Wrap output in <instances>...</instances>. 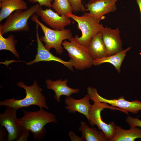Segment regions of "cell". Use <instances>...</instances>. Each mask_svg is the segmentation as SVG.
<instances>
[{"label":"cell","instance_id":"52a82bcc","mask_svg":"<svg viewBox=\"0 0 141 141\" xmlns=\"http://www.w3.org/2000/svg\"><path fill=\"white\" fill-rule=\"evenodd\" d=\"M93 101L94 103L92 105L89 112L88 121L92 126L96 125L99 130H101L104 133L106 138L109 141H110L113 137L117 126L114 121L108 124L103 121L101 116V112L106 108L117 110L123 112L124 110L117 107L109 106L108 104L105 102H101L95 100Z\"/></svg>","mask_w":141,"mask_h":141},{"label":"cell","instance_id":"6da1fadb","mask_svg":"<svg viewBox=\"0 0 141 141\" xmlns=\"http://www.w3.org/2000/svg\"><path fill=\"white\" fill-rule=\"evenodd\" d=\"M24 115L18 119L24 128L26 129L33 134L34 139L40 141L45 138L46 131L45 126L47 124L57 122L56 115L40 108L37 111H29L23 109Z\"/></svg>","mask_w":141,"mask_h":141},{"label":"cell","instance_id":"30bf717a","mask_svg":"<svg viewBox=\"0 0 141 141\" xmlns=\"http://www.w3.org/2000/svg\"><path fill=\"white\" fill-rule=\"evenodd\" d=\"M119 0H89L85 4L87 11L99 22L104 15L116 10V2Z\"/></svg>","mask_w":141,"mask_h":141},{"label":"cell","instance_id":"7c38bea8","mask_svg":"<svg viewBox=\"0 0 141 141\" xmlns=\"http://www.w3.org/2000/svg\"><path fill=\"white\" fill-rule=\"evenodd\" d=\"M36 23V38L37 44V53L34 59L27 63V65H31L41 61H54L62 64L70 70H73V66L70 59L68 61H64L61 58L53 55L50 51V50L45 48L39 37L38 30L39 26L37 23Z\"/></svg>","mask_w":141,"mask_h":141},{"label":"cell","instance_id":"8fae6325","mask_svg":"<svg viewBox=\"0 0 141 141\" xmlns=\"http://www.w3.org/2000/svg\"><path fill=\"white\" fill-rule=\"evenodd\" d=\"M42 21L53 29L61 30L71 23L70 18L59 15L50 8L43 10L41 7L36 13Z\"/></svg>","mask_w":141,"mask_h":141},{"label":"cell","instance_id":"7a4b0ae2","mask_svg":"<svg viewBox=\"0 0 141 141\" xmlns=\"http://www.w3.org/2000/svg\"><path fill=\"white\" fill-rule=\"evenodd\" d=\"M16 85L25 90V97L20 99H15L14 97L11 99L1 101H0L1 106L10 107L17 110L31 105H36L39 108L49 109V107L46 104V98L42 93L43 89L38 85L36 80L32 85L30 86L26 85L21 81L17 83Z\"/></svg>","mask_w":141,"mask_h":141},{"label":"cell","instance_id":"ffe728a7","mask_svg":"<svg viewBox=\"0 0 141 141\" xmlns=\"http://www.w3.org/2000/svg\"><path fill=\"white\" fill-rule=\"evenodd\" d=\"M80 124L79 130L82 132V136L84 140L86 141H108L102 130L98 131L95 128L90 127L85 122L81 121Z\"/></svg>","mask_w":141,"mask_h":141},{"label":"cell","instance_id":"4316f807","mask_svg":"<svg viewBox=\"0 0 141 141\" xmlns=\"http://www.w3.org/2000/svg\"><path fill=\"white\" fill-rule=\"evenodd\" d=\"M68 134L72 141H83L84 140L82 136L81 137L78 136L72 130L69 132Z\"/></svg>","mask_w":141,"mask_h":141},{"label":"cell","instance_id":"f546056e","mask_svg":"<svg viewBox=\"0 0 141 141\" xmlns=\"http://www.w3.org/2000/svg\"><path fill=\"white\" fill-rule=\"evenodd\" d=\"M139 54L140 55H141V52Z\"/></svg>","mask_w":141,"mask_h":141},{"label":"cell","instance_id":"44dd1931","mask_svg":"<svg viewBox=\"0 0 141 141\" xmlns=\"http://www.w3.org/2000/svg\"><path fill=\"white\" fill-rule=\"evenodd\" d=\"M0 32V50H6L10 51L16 57L19 58V55L15 48L17 42L14 36L10 34L7 38H4Z\"/></svg>","mask_w":141,"mask_h":141},{"label":"cell","instance_id":"4fadbf2b","mask_svg":"<svg viewBox=\"0 0 141 141\" xmlns=\"http://www.w3.org/2000/svg\"><path fill=\"white\" fill-rule=\"evenodd\" d=\"M100 32L108 56L115 54L123 50L120 32L118 28L112 29L107 26L104 27Z\"/></svg>","mask_w":141,"mask_h":141},{"label":"cell","instance_id":"3957f363","mask_svg":"<svg viewBox=\"0 0 141 141\" xmlns=\"http://www.w3.org/2000/svg\"><path fill=\"white\" fill-rule=\"evenodd\" d=\"M66 15L77 23V28L81 31L82 35L79 37L76 35L74 37L78 43L86 47L92 38L104 27L89 13L85 12L81 16L72 13H68Z\"/></svg>","mask_w":141,"mask_h":141},{"label":"cell","instance_id":"603a6c76","mask_svg":"<svg viewBox=\"0 0 141 141\" xmlns=\"http://www.w3.org/2000/svg\"><path fill=\"white\" fill-rule=\"evenodd\" d=\"M74 12L87 11L86 8L82 3L83 0H68Z\"/></svg>","mask_w":141,"mask_h":141},{"label":"cell","instance_id":"cb8c5ba5","mask_svg":"<svg viewBox=\"0 0 141 141\" xmlns=\"http://www.w3.org/2000/svg\"><path fill=\"white\" fill-rule=\"evenodd\" d=\"M126 121L131 127H141V120L137 118H132L128 116Z\"/></svg>","mask_w":141,"mask_h":141},{"label":"cell","instance_id":"83f0119b","mask_svg":"<svg viewBox=\"0 0 141 141\" xmlns=\"http://www.w3.org/2000/svg\"><path fill=\"white\" fill-rule=\"evenodd\" d=\"M4 127L0 126V141H4L6 138V134Z\"/></svg>","mask_w":141,"mask_h":141},{"label":"cell","instance_id":"484cf974","mask_svg":"<svg viewBox=\"0 0 141 141\" xmlns=\"http://www.w3.org/2000/svg\"><path fill=\"white\" fill-rule=\"evenodd\" d=\"M29 131L28 130L24 128L17 141H27L29 134Z\"/></svg>","mask_w":141,"mask_h":141},{"label":"cell","instance_id":"9a60e30c","mask_svg":"<svg viewBox=\"0 0 141 141\" xmlns=\"http://www.w3.org/2000/svg\"><path fill=\"white\" fill-rule=\"evenodd\" d=\"M68 82L67 79L62 80L61 79L53 81L47 79L45 81L47 89L53 90L55 92L54 98L58 102H61L60 97L65 95L69 97L72 94L78 93L79 90L78 89H73L67 85Z\"/></svg>","mask_w":141,"mask_h":141},{"label":"cell","instance_id":"f1b7e54d","mask_svg":"<svg viewBox=\"0 0 141 141\" xmlns=\"http://www.w3.org/2000/svg\"><path fill=\"white\" fill-rule=\"evenodd\" d=\"M137 4L139 6L141 15V0H136Z\"/></svg>","mask_w":141,"mask_h":141},{"label":"cell","instance_id":"8992f818","mask_svg":"<svg viewBox=\"0 0 141 141\" xmlns=\"http://www.w3.org/2000/svg\"><path fill=\"white\" fill-rule=\"evenodd\" d=\"M70 42L65 40L62 45L68 52L73 67L78 70H84L93 65V60L89 53L86 47L78 43L72 37Z\"/></svg>","mask_w":141,"mask_h":141},{"label":"cell","instance_id":"e0dca14e","mask_svg":"<svg viewBox=\"0 0 141 141\" xmlns=\"http://www.w3.org/2000/svg\"><path fill=\"white\" fill-rule=\"evenodd\" d=\"M0 22L17 10L27 9L24 0H0Z\"/></svg>","mask_w":141,"mask_h":141},{"label":"cell","instance_id":"2e32d148","mask_svg":"<svg viewBox=\"0 0 141 141\" xmlns=\"http://www.w3.org/2000/svg\"><path fill=\"white\" fill-rule=\"evenodd\" d=\"M86 48L93 60L108 56L107 49L100 32L92 38Z\"/></svg>","mask_w":141,"mask_h":141},{"label":"cell","instance_id":"277c9868","mask_svg":"<svg viewBox=\"0 0 141 141\" xmlns=\"http://www.w3.org/2000/svg\"><path fill=\"white\" fill-rule=\"evenodd\" d=\"M41 7L39 4L36 3L25 10L15 11L7 18L4 23L0 24V32L3 35L10 32L28 31V19L36 13Z\"/></svg>","mask_w":141,"mask_h":141},{"label":"cell","instance_id":"d4e9b609","mask_svg":"<svg viewBox=\"0 0 141 141\" xmlns=\"http://www.w3.org/2000/svg\"><path fill=\"white\" fill-rule=\"evenodd\" d=\"M32 3L39 4L41 7L43 6H45L49 8L52 7L51 3L53 0H27Z\"/></svg>","mask_w":141,"mask_h":141},{"label":"cell","instance_id":"7402d4cb","mask_svg":"<svg viewBox=\"0 0 141 141\" xmlns=\"http://www.w3.org/2000/svg\"><path fill=\"white\" fill-rule=\"evenodd\" d=\"M52 8L60 16L66 15L73 10L68 0H53Z\"/></svg>","mask_w":141,"mask_h":141},{"label":"cell","instance_id":"5b68a950","mask_svg":"<svg viewBox=\"0 0 141 141\" xmlns=\"http://www.w3.org/2000/svg\"><path fill=\"white\" fill-rule=\"evenodd\" d=\"M31 18L32 21L39 24L43 32L44 35L40 38L42 42L45 43V48L49 50L54 48L57 54L61 55L64 49L62 45V42L66 39L70 40L73 37L70 30L68 29L61 30L50 29L39 20L38 15L36 13L33 14Z\"/></svg>","mask_w":141,"mask_h":141},{"label":"cell","instance_id":"ba28073f","mask_svg":"<svg viewBox=\"0 0 141 141\" xmlns=\"http://www.w3.org/2000/svg\"><path fill=\"white\" fill-rule=\"evenodd\" d=\"M87 92L90 99L95 100L101 102H105L111 106L119 108L126 111L134 114H137L141 110V101L137 100L131 101L125 99L122 96L117 99H109L104 98L98 93L96 89L91 86L87 88Z\"/></svg>","mask_w":141,"mask_h":141},{"label":"cell","instance_id":"5bb4252c","mask_svg":"<svg viewBox=\"0 0 141 141\" xmlns=\"http://www.w3.org/2000/svg\"><path fill=\"white\" fill-rule=\"evenodd\" d=\"M90 99L87 94L79 99H75L70 96L67 97L65 99V103L66 105L65 108L68 110L69 113L77 112L83 114L88 120L89 112L92 106L90 103Z\"/></svg>","mask_w":141,"mask_h":141},{"label":"cell","instance_id":"d6986e66","mask_svg":"<svg viewBox=\"0 0 141 141\" xmlns=\"http://www.w3.org/2000/svg\"><path fill=\"white\" fill-rule=\"evenodd\" d=\"M131 48V47H129L115 54L94 60L93 62V65L99 66L103 63H109L113 65L117 71L120 73L121 72V64L126 55V54Z\"/></svg>","mask_w":141,"mask_h":141},{"label":"cell","instance_id":"9c48e42d","mask_svg":"<svg viewBox=\"0 0 141 141\" xmlns=\"http://www.w3.org/2000/svg\"><path fill=\"white\" fill-rule=\"evenodd\" d=\"M17 110L7 107L4 111L0 114V126L4 127L8 132V141H17L24 129L17 118Z\"/></svg>","mask_w":141,"mask_h":141},{"label":"cell","instance_id":"ac0fdd59","mask_svg":"<svg viewBox=\"0 0 141 141\" xmlns=\"http://www.w3.org/2000/svg\"><path fill=\"white\" fill-rule=\"evenodd\" d=\"M139 138H141V129L138 127H131L127 130L117 126L110 141H134Z\"/></svg>","mask_w":141,"mask_h":141}]
</instances>
